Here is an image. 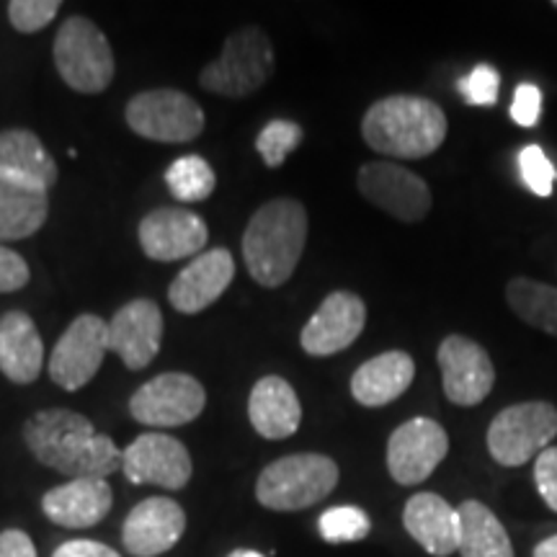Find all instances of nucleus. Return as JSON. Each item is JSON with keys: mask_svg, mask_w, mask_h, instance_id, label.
I'll list each match as a JSON object with an SVG mask.
<instances>
[{"mask_svg": "<svg viewBox=\"0 0 557 557\" xmlns=\"http://www.w3.org/2000/svg\"><path fill=\"white\" fill-rule=\"evenodd\" d=\"M24 442L37 462L70 480L99 478L122 470V451L111 436L99 434L83 413L45 408L24 423Z\"/></svg>", "mask_w": 557, "mask_h": 557, "instance_id": "nucleus-1", "label": "nucleus"}, {"mask_svg": "<svg viewBox=\"0 0 557 557\" xmlns=\"http://www.w3.org/2000/svg\"><path fill=\"white\" fill-rule=\"evenodd\" d=\"M308 243V209L292 197L261 205L243 233V261L250 278L267 289L287 284Z\"/></svg>", "mask_w": 557, "mask_h": 557, "instance_id": "nucleus-2", "label": "nucleus"}, {"mask_svg": "<svg viewBox=\"0 0 557 557\" xmlns=\"http://www.w3.org/2000/svg\"><path fill=\"white\" fill-rule=\"evenodd\" d=\"M447 114L423 96L395 94L367 109L361 137L380 156L418 160L442 148L447 139Z\"/></svg>", "mask_w": 557, "mask_h": 557, "instance_id": "nucleus-3", "label": "nucleus"}, {"mask_svg": "<svg viewBox=\"0 0 557 557\" xmlns=\"http://www.w3.org/2000/svg\"><path fill=\"white\" fill-rule=\"evenodd\" d=\"M338 485V465L318 451L278 457L256 480V500L269 511H305Z\"/></svg>", "mask_w": 557, "mask_h": 557, "instance_id": "nucleus-4", "label": "nucleus"}, {"mask_svg": "<svg viewBox=\"0 0 557 557\" xmlns=\"http://www.w3.org/2000/svg\"><path fill=\"white\" fill-rule=\"evenodd\" d=\"M274 47L259 26L233 32L222 52L199 73V86L225 99H246L267 86L274 73Z\"/></svg>", "mask_w": 557, "mask_h": 557, "instance_id": "nucleus-5", "label": "nucleus"}, {"mask_svg": "<svg viewBox=\"0 0 557 557\" xmlns=\"http://www.w3.org/2000/svg\"><path fill=\"white\" fill-rule=\"evenodd\" d=\"M52 60L65 86L83 96L103 94L116 73L114 50L107 34L86 16L62 21L52 45Z\"/></svg>", "mask_w": 557, "mask_h": 557, "instance_id": "nucleus-6", "label": "nucleus"}, {"mask_svg": "<svg viewBox=\"0 0 557 557\" xmlns=\"http://www.w3.org/2000/svg\"><path fill=\"white\" fill-rule=\"evenodd\" d=\"M557 436V408L545 400L508 406L487 426V451L500 468H521L537 459Z\"/></svg>", "mask_w": 557, "mask_h": 557, "instance_id": "nucleus-7", "label": "nucleus"}, {"mask_svg": "<svg viewBox=\"0 0 557 557\" xmlns=\"http://www.w3.org/2000/svg\"><path fill=\"white\" fill-rule=\"evenodd\" d=\"M135 135L163 145H184L205 132V109L178 88H152L135 94L124 109Z\"/></svg>", "mask_w": 557, "mask_h": 557, "instance_id": "nucleus-8", "label": "nucleus"}, {"mask_svg": "<svg viewBox=\"0 0 557 557\" xmlns=\"http://www.w3.org/2000/svg\"><path fill=\"white\" fill-rule=\"evenodd\" d=\"M109 351V320L94 312H83L67 325L52 357L47 361V372L54 385L65 393H78L99 374L103 357Z\"/></svg>", "mask_w": 557, "mask_h": 557, "instance_id": "nucleus-9", "label": "nucleus"}, {"mask_svg": "<svg viewBox=\"0 0 557 557\" xmlns=\"http://www.w3.org/2000/svg\"><path fill=\"white\" fill-rule=\"evenodd\" d=\"M207 389L197 377L165 372L145 382L129 398V413L137 423L152 429H176L205 413Z\"/></svg>", "mask_w": 557, "mask_h": 557, "instance_id": "nucleus-10", "label": "nucleus"}, {"mask_svg": "<svg viewBox=\"0 0 557 557\" xmlns=\"http://www.w3.org/2000/svg\"><path fill=\"white\" fill-rule=\"evenodd\" d=\"M359 194L389 218L400 222H421L434 207L429 184L418 173L389 160H372L357 173Z\"/></svg>", "mask_w": 557, "mask_h": 557, "instance_id": "nucleus-11", "label": "nucleus"}, {"mask_svg": "<svg viewBox=\"0 0 557 557\" xmlns=\"http://www.w3.org/2000/svg\"><path fill=\"white\" fill-rule=\"evenodd\" d=\"M449 455V436L431 418H410L389 434L387 470L398 485H421Z\"/></svg>", "mask_w": 557, "mask_h": 557, "instance_id": "nucleus-12", "label": "nucleus"}, {"mask_svg": "<svg viewBox=\"0 0 557 557\" xmlns=\"http://www.w3.org/2000/svg\"><path fill=\"white\" fill-rule=\"evenodd\" d=\"M122 472L135 485H158L165 491H181L189 485L194 462L184 442L160 431L139 434L122 451Z\"/></svg>", "mask_w": 557, "mask_h": 557, "instance_id": "nucleus-13", "label": "nucleus"}, {"mask_svg": "<svg viewBox=\"0 0 557 557\" xmlns=\"http://www.w3.org/2000/svg\"><path fill=\"white\" fill-rule=\"evenodd\" d=\"M442 369V387L449 403L462 408L480 406L493 385H496V367L478 341L468 336H447L436 354Z\"/></svg>", "mask_w": 557, "mask_h": 557, "instance_id": "nucleus-14", "label": "nucleus"}, {"mask_svg": "<svg viewBox=\"0 0 557 557\" xmlns=\"http://www.w3.org/2000/svg\"><path fill=\"white\" fill-rule=\"evenodd\" d=\"M139 248L150 261L171 263L205 253L207 222L184 207H158L139 222Z\"/></svg>", "mask_w": 557, "mask_h": 557, "instance_id": "nucleus-15", "label": "nucleus"}, {"mask_svg": "<svg viewBox=\"0 0 557 557\" xmlns=\"http://www.w3.org/2000/svg\"><path fill=\"white\" fill-rule=\"evenodd\" d=\"M364 325V299L346 289L331 292L299 333V346L310 357H333V354L346 351L361 336Z\"/></svg>", "mask_w": 557, "mask_h": 557, "instance_id": "nucleus-16", "label": "nucleus"}, {"mask_svg": "<svg viewBox=\"0 0 557 557\" xmlns=\"http://www.w3.org/2000/svg\"><path fill=\"white\" fill-rule=\"evenodd\" d=\"M163 341V312L148 297L129 299L109 320V351L124 361L132 372L150 367Z\"/></svg>", "mask_w": 557, "mask_h": 557, "instance_id": "nucleus-17", "label": "nucleus"}, {"mask_svg": "<svg viewBox=\"0 0 557 557\" xmlns=\"http://www.w3.org/2000/svg\"><path fill=\"white\" fill-rule=\"evenodd\" d=\"M235 278V259L227 248H212L191 259L169 287V302L184 315H199L225 295Z\"/></svg>", "mask_w": 557, "mask_h": 557, "instance_id": "nucleus-18", "label": "nucleus"}, {"mask_svg": "<svg viewBox=\"0 0 557 557\" xmlns=\"http://www.w3.org/2000/svg\"><path fill=\"white\" fill-rule=\"evenodd\" d=\"M186 532V513L173 498L152 496L139 500L124 519V549L135 557H158L173 549Z\"/></svg>", "mask_w": 557, "mask_h": 557, "instance_id": "nucleus-19", "label": "nucleus"}, {"mask_svg": "<svg viewBox=\"0 0 557 557\" xmlns=\"http://www.w3.org/2000/svg\"><path fill=\"white\" fill-rule=\"evenodd\" d=\"M114 493L107 480L86 478L67 480L65 485L52 487L41 498V511L52 524L65 529H88L109 517Z\"/></svg>", "mask_w": 557, "mask_h": 557, "instance_id": "nucleus-20", "label": "nucleus"}, {"mask_svg": "<svg viewBox=\"0 0 557 557\" xmlns=\"http://www.w3.org/2000/svg\"><path fill=\"white\" fill-rule=\"evenodd\" d=\"M248 418L256 434L269 442H282L297 434L302 423V403L287 380L269 374L250 389Z\"/></svg>", "mask_w": 557, "mask_h": 557, "instance_id": "nucleus-21", "label": "nucleus"}, {"mask_svg": "<svg viewBox=\"0 0 557 557\" xmlns=\"http://www.w3.org/2000/svg\"><path fill=\"white\" fill-rule=\"evenodd\" d=\"M403 527L434 557L459 549V511L436 493H416L403 508Z\"/></svg>", "mask_w": 557, "mask_h": 557, "instance_id": "nucleus-22", "label": "nucleus"}, {"mask_svg": "<svg viewBox=\"0 0 557 557\" xmlns=\"http://www.w3.org/2000/svg\"><path fill=\"white\" fill-rule=\"evenodd\" d=\"M45 369V341L37 323L21 310L0 318V372L13 385H32Z\"/></svg>", "mask_w": 557, "mask_h": 557, "instance_id": "nucleus-23", "label": "nucleus"}, {"mask_svg": "<svg viewBox=\"0 0 557 557\" xmlns=\"http://www.w3.org/2000/svg\"><path fill=\"white\" fill-rule=\"evenodd\" d=\"M416 377V361L406 351H385L361 364L351 377V395L359 406L382 408L406 395Z\"/></svg>", "mask_w": 557, "mask_h": 557, "instance_id": "nucleus-24", "label": "nucleus"}, {"mask_svg": "<svg viewBox=\"0 0 557 557\" xmlns=\"http://www.w3.org/2000/svg\"><path fill=\"white\" fill-rule=\"evenodd\" d=\"M0 173L47 194L58 184V163L32 129L0 132Z\"/></svg>", "mask_w": 557, "mask_h": 557, "instance_id": "nucleus-25", "label": "nucleus"}, {"mask_svg": "<svg viewBox=\"0 0 557 557\" xmlns=\"http://www.w3.org/2000/svg\"><path fill=\"white\" fill-rule=\"evenodd\" d=\"M50 194L0 173V243L26 240L45 227Z\"/></svg>", "mask_w": 557, "mask_h": 557, "instance_id": "nucleus-26", "label": "nucleus"}, {"mask_svg": "<svg viewBox=\"0 0 557 557\" xmlns=\"http://www.w3.org/2000/svg\"><path fill=\"white\" fill-rule=\"evenodd\" d=\"M459 511V549L462 557H513V545L496 513L480 500H465Z\"/></svg>", "mask_w": 557, "mask_h": 557, "instance_id": "nucleus-27", "label": "nucleus"}, {"mask_svg": "<svg viewBox=\"0 0 557 557\" xmlns=\"http://www.w3.org/2000/svg\"><path fill=\"white\" fill-rule=\"evenodd\" d=\"M506 302L527 325L557 338V287L517 276L508 282Z\"/></svg>", "mask_w": 557, "mask_h": 557, "instance_id": "nucleus-28", "label": "nucleus"}, {"mask_svg": "<svg viewBox=\"0 0 557 557\" xmlns=\"http://www.w3.org/2000/svg\"><path fill=\"white\" fill-rule=\"evenodd\" d=\"M165 186L178 201H205L212 197L218 176H214L212 165L201 156H184L173 160L165 171Z\"/></svg>", "mask_w": 557, "mask_h": 557, "instance_id": "nucleus-29", "label": "nucleus"}, {"mask_svg": "<svg viewBox=\"0 0 557 557\" xmlns=\"http://www.w3.org/2000/svg\"><path fill=\"white\" fill-rule=\"evenodd\" d=\"M320 537L331 545H346V542H361L369 537V521L367 511L359 506H333L318 521Z\"/></svg>", "mask_w": 557, "mask_h": 557, "instance_id": "nucleus-30", "label": "nucleus"}, {"mask_svg": "<svg viewBox=\"0 0 557 557\" xmlns=\"http://www.w3.org/2000/svg\"><path fill=\"white\" fill-rule=\"evenodd\" d=\"M305 132L292 120H271L256 137V150L269 169H278L292 150L299 148Z\"/></svg>", "mask_w": 557, "mask_h": 557, "instance_id": "nucleus-31", "label": "nucleus"}, {"mask_svg": "<svg viewBox=\"0 0 557 557\" xmlns=\"http://www.w3.org/2000/svg\"><path fill=\"white\" fill-rule=\"evenodd\" d=\"M519 171L521 178H524L527 189L537 194L540 199H547L555 189L557 181V171L555 165L549 163V158L545 156V150L540 145H529L519 152Z\"/></svg>", "mask_w": 557, "mask_h": 557, "instance_id": "nucleus-32", "label": "nucleus"}, {"mask_svg": "<svg viewBox=\"0 0 557 557\" xmlns=\"http://www.w3.org/2000/svg\"><path fill=\"white\" fill-rule=\"evenodd\" d=\"M60 9V0H11L9 21L21 34H37L52 24Z\"/></svg>", "mask_w": 557, "mask_h": 557, "instance_id": "nucleus-33", "label": "nucleus"}, {"mask_svg": "<svg viewBox=\"0 0 557 557\" xmlns=\"http://www.w3.org/2000/svg\"><path fill=\"white\" fill-rule=\"evenodd\" d=\"M457 88L470 107H493L498 101L500 75L496 67L478 65L465 78L457 81Z\"/></svg>", "mask_w": 557, "mask_h": 557, "instance_id": "nucleus-34", "label": "nucleus"}, {"mask_svg": "<svg viewBox=\"0 0 557 557\" xmlns=\"http://www.w3.org/2000/svg\"><path fill=\"white\" fill-rule=\"evenodd\" d=\"M29 278L32 271L24 256L0 243V295H11V292L24 289L29 284Z\"/></svg>", "mask_w": 557, "mask_h": 557, "instance_id": "nucleus-35", "label": "nucleus"}, {"mask_svg": "<svg viewBox=\"0 0 557 557\" xmlns=\"http://www.w3.org/2000/svg\"><path fill=\"white\" fill-rule=\"evenodd\" d=\"M534 483L547 508L557 513V447H549L534 459Z\"/></svg>", "mask_w": 557, "mask_h": 557, "instance_id": "nucleus-36", "label": "nucleus"}, {"mask_svg": "<svg viewBox=\"0 0 557 557\" xmlns=\"http://www.w3.org/2000/svg\"><path fill=\"white\" fill-rule=\"evenodd\" d=\"M540 111H542L540 88L532 86V83H521L511 103V120L517 122L519 127H537Z\"/></svg>", "mask_w": 557, "mask_h": 557, "instance_id": "nucleus-37", "label": "nucleus"}, {"mask_svg": "<svg viewBox=\"0 0 557 557\" xmlns=\"http://www.w3.org/2000/svg\"><path fill=\"white\" fill-rule=\"evenodd\" d=\"M52 557H122L116 549H111L103 542H94V540H73L65 542L54 549Z\"/></svg>", "mask_w": 557, "mask_h": 557, "instance_id": "nucleus-38", "label": "nucleus"}, {"mask_svg": "<svg viewBox=\"0 0 557 557\" xmlns=\"http://www.w3.org/2000/svg\"><path fill=\"white\" fill-rule=\"evenodd\" d=\"M0 557H37L34 542L21 529H5L0 532Z\"/></svg>", "mask_w": 557, "mask_h": 557, "instance_id": "nucleus-39", "label": "nucleus"}, {"mask_svg": "<svg viewBox=\"0 0 557 557\" xmlns=\"http://www.w3.org/2000/svg\"><path fill=\"white\" fill-rule=\"evenodd\" d=\"M532 557H557V534L553 537L542 540L537 547H534V555Z\"/></svg>", "mask_w": 557, "mask_h": 557, "instance_id": "nucleus-40", "label": "nucleus"}, {"mask_svg": "<svg viewBox=\"0 0 557 557\" xmlns=\"http://www.w3.org/2000/svg\"><path fill=\"white\" fill-rule=\"evenodd\" d=\"M227 557H267V555L256 553V549H233Z\"/></svg>", "mask_w": 557, "mask_h": 557, "instance_id": "nucleus-41", "label": "nucleus"}, {"mask_svg": "<svg viewBox=\"0 0 557 557\" xmlns=\"http://www.w3.org/2000/svg\"><path fill=\"white\" fill-rule=\"evenodd\" d=\"M553 5H555V9H557V0H555V3H553Z\"/></svg>", "mask_w": 557, "mask_h": 557, "instance_id": "nucleus-42", "label": "nucleus"}]
</instances>
